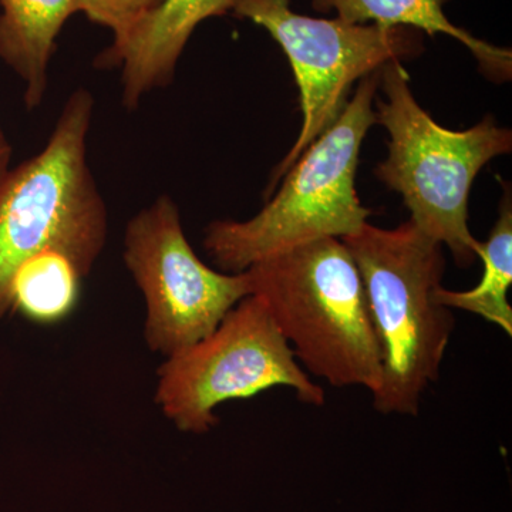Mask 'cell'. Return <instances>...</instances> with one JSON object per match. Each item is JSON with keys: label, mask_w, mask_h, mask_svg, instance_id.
Masks as SVG:
<instances>
[{"label": "cell", "mask_w": 512, "mask_h": 512, "mask_svg": "<svg viewBox=\"0 0 512 512\" xmlns=\"http://www.w3.org/2000/svg\"><path fill=\"white\" fill-rule=\"evenodd\" d=\"M164 0H80V12L90 22L113 32V43L121 42L138 23Z\"/></svg>", "instance_id": "cell-14"}, {"label": "cell", "mask_w": 512, "mask_h": 512, "mask_svg": "<svg viewBox=\"0 0 512 512\" xmlns=\"http://www.w3.org/2000/svg\"><path fill=\"white\" fill-rule=\"evenodd\" d=\"M232 13L268 30L288 57L301 93V133L276 167L269 192L338 119L356 80L423 52L419 30L311 18L293 12L291 0H235Z\"/></svg>", "instance_id": "cell-7"}, {"label": "cell", "mask_w": 512, "mask_h": 512, "mask_svg": "<svg viewBox=\"0 0 512 512\" xmlns=\"http://www.w3.org/2000/svg\"><path fill=\"white\" fill-rule=\"evenodd\" d=\"M123 261L146 301L144 339L168 357L210 335L251 295L247 271H215L185 237L177 204L160 195L124 232Z\"/></svg>", "instance_id": "cell-8"}, {"label": "cell", "mask_w": 512, "mask_h": 512, "mask_svg": "<svg viewBox=\"0 0 512 512\" xmlns=\"http://www.w3.org/2000/svg\"><path fill=\"white\" fill-rule=\"evenodd\" d=\"M10 160H12V146L0 128V191L5 187L10 171H12Z\"/></svg>", "instance_id": "cell-15"}, {"label": "cell", "mask_w": 512, "mask_h": 512, "mask_svg": "<svg viewBox=\"0 0 512 512\" xmlns=\"http://www.w3.org/2000/svg\"><path fill=\"white\" fill-rule=\"evenodd\" d=\"M0 59L25 86L29 110L45 99L49 66L64 23L80 12V0H0Z\"/></svg>", "instance_id": "cell-10"}, {"label": "cell", "mask_w": 512, "mask_h": 512, "mask_svg": "<svg viewBox=\"0 0 512 512\" xmlns=\"http://www.w3.org/2000/svg\"><path fill=\"white\" fill-rule=\"evenodd\" d=\"M93 114L92 93L73 92L46 146L0 191V319L12 311L10 282L30 256L59 249L87 276L106 248L109 211L87 160Z\"/></svg>", "instance_id": "cell-4"}, {"label": "cell", "mask_w": 512, "mask_h": 512, "mask_svg": "<svg viewBox=\"0 0 512 512\" xmlns=\"http://www.w3.org/2000/svg\"><path fill=\"white\" fill-rule=\"evenodd\" d=\"M379 70L363 77L338 119L306 148L271 201L247 221H215L204 248L227 274L309 242L356 234L372 214L357 195L360 148L376 124L373 100Z\"/></svg>", "instance_id": "cell-3"}, {"label": "cell", "mask_w": 512, "mask_h": 512, "mask_svg": "<svg viewBox=\"0 0 512 512\" xmlns=\"http://www.w3.org/2000/svg\"><path fill=\"white\" fill-rule=\"evenodd\" d=\"M342 241L362 276L382 350L373 406L382 414L417 416L454 330L451 309L436 299L446 271L443 245L410 221L392 229L367 222Z\"/></svg>", "instance_id": "cell-2"}, {"label": "cell", "mask_w": 512, "mask_h": 512, "mask_svg": "<svg viewBox=\"0 0 512 512\" xmlns=\"http://www.w3.org/2000/svg\"><path fill=\"white\" fill-rule=\"evenodd\" d=\"M379 84L386 99L377 101L376 123L390 140L376 175L402 195L414 227L450 248L457 265L468 266L480 242L468 228L471 187L485 164L511 153V130L491 117L464 131L441 127L414 99L400 62L384 64Z\"/></svg>", "instance_id": "cell-5"}, {"label": "cell", "mask_w": 512, "mask_h": 512, "mask_svg": "<svg viewBox=\"0 0 512 512\" xmlns=\"http://www.w3.org/2000/svg\"><path fill=\"white\" fill-rule=\"evenodd\" d=\"M261 299L306 373L333 387L376 393L383 357L365 285L345 242L325 238L247 269Z\"/></svg>", "instance_id": "cell-1"}, {"label": "cell", "mask_w": 512, "mask_h": 512, "mask_svg": "<svg viewBox=\"0 0 512 512\" xmlns=\"http://www.w3.org/2000/svg\"><path fill=\"white\" fill-rule=\"evenodd\" d=\"M157 375L154 402L181 433H210L220 423L218 406L275 387L295 390L302 403L325 404V390L303 370L254 295L234 306L210 335L165 357Z\"/></svg>", "instance_id": "cell-6"}, {"label": "cell", "mask_w": 512, "mask_h": 512, "mask_svg": "<svg viewBox=\"0 0 512 512\" xmlns=\"http://www.w3.org/2000/svg\"><path fill=\"white\" fill-rule=\"evenodd\" d=\"M447 0H311L316 12L335 10L338 19L355 25H377L383 28H410L430 36L446 35L467 47L483 72L498 82L510 80L511 49L491 45L453 25L444 13Z\"/></svg>", "instance_id": "cell-11"}, {"label": "cell", "mask_w": 512, "mask_h": 512, "mask_svg": "<svg viewBox=\"0 0 512 512\" xmlns=\"http://www.w3.org/2000/svg\"><path fill=\"white\" fill-rule=\"evenodd\" d=\"M83 274L73 258L59 249H45L19 265L10 282L12 311L37 325H56L76 309Z\"/></svg>", "instance_id": "cell-12"}, {"label": "cell", "mask_w": 512, "mask_h": 512, "mask_svg": "<svg viewBox=\"0 0 512 512\" xmlns=\"http://www.w3.org/2000/svg\"><path fill=\"white\" fill-rule=\"evenodd\" d=\"M477 256L483 261L484 274L470 291H450L440 286L437 302L448 309H461L493 323L512 335V308L508 291L512 285V205L510 191H505L500 214L490 237L478 242Z\"/></svg>", "instance_id": "cell-13"}, {"label": "cell", "mask_w": 512, "mask_h": 512, "mask_svg": "<svg viewBox=\"0 0 512 512\" xmlns=\"http://www.w3.org/2000/svg\"><path fill=\"white\" fill-rule=\"evenodd\" d=\"M235 0H164L121 42L96 59L100 69H121V100L127 110L173 82L178 60L197 26L232 12Z\"/></svg>", "instance_id": "cell-9"}]
</instances>
